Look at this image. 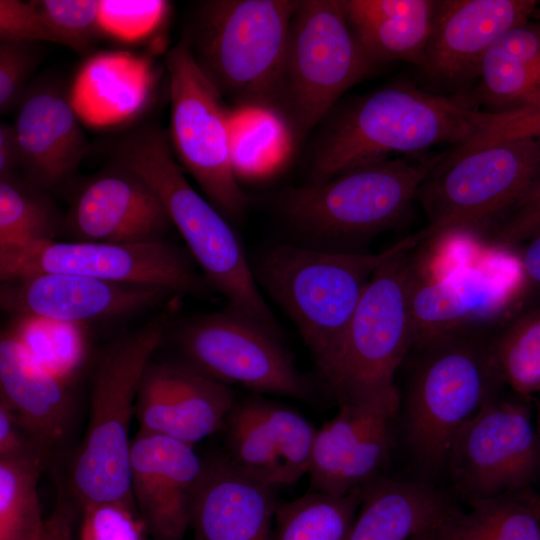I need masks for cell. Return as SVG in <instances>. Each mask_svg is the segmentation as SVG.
I'll use <instances>...</instances> for the list:
<instances>
[{"mask_svg": "<svg viewBox=\"0 0 540 540\" xmlns=\"http://www.w3.org/2000/svg\"><path fill=\"white\" fill-rule=\"evenodd\" d=\"M79 121L60 88L40 84L26 91L14 126L29 181L46 190L71 176L87 150Z\"/></svg>", "mask_w": 540, "mask_h": 540, "instance_id": "603a6c76", "label": "cell"}, {"mask_svg": "<svg viewBox=\"0 0 540 540\" xmlns=\"http://www.w3.org/2000/svg\"><path fill=\"white\" fill-rule=\"evenodd\" d=\"M497 325L444 332L414 343L408 354L399 412L407 449L427 482L444 472L460 428L505 388L490 347Z\"/></svg>", "mask_w": 540, "mask_h": 540, "instance_id": "6da1fadb", "label": "cell"}, {"mask_svg": "<svg viewBox=\"0 0 540 540\" xmlns=\"http://www.w3.org/2000/svg\"><path fill=\"white\" fill-rule=\"evenodd\" d=\"M375 66L357 41L341 0L299 1L290 28L283 104L296 135L310 131Z\"/></svg>", "mask_w": 540, "mask_h": 540, "instance_id": "30bf717a", "label": "cell"}, {"mask_svg": "<svg viewBox=\"0 0 540 540\" xmlns=\"http://www.w3.org/2000/svg\"><path fill=\"white\" fill-rule=\"evenodd\" d=\"M431 532L432 531L422 533L420 535H417V536L413 537L410 540H431Z\"/></svg>", "mask_w": 540, "mask_h": 540, "instance_id": "c3c4849f", "label": "cell"}, {"mask_svg": "<svg viewBox=\"0 0 540 540\" xmlns=\"http://www.w3.org/2000/svg\"><path fill=\"white\" fill-rule=\"evenodd\" d=\"M540 177V138L457 148L420 184L416 200L427 225L424 240L454 234L486 237L521 202Z\"/></svg>", "mask_w": 540, "mask_h": 540, "instance_id": "8992f818", "label": "cell"}, {"mask_svg": "<svg viewBox=\"0 0 540 540\" xmlns=\"http://www.w3.org/2000/svg\"><path fill=\"white\" fill-rule=\"evenodd\" d=\"M168 140L159 128L137 129L116 146V161L158 196L205 281L225 297L228 307L277 331L239 238L227 219L189 184Z\"/></svg>", "mask_w": 540, "mask_h": 540, "instance_id": "7a4b0ae2", "label": "cell"}, {"mask_svg": "<svg viewBox=\"0 0 540 540\" xmlns=\"http://www.w3.org/2000/svg\"><path fill=\"white\" fill-rule=\"evenodd\" d=\"M276 507L273 488L223 455L205 461L190 527L195 540H273Z\"/></svg>", "mask_w": 540, "mask_h": 540, "instance_id": "cb8c5ba5", "label": "cell"}, {"mask_svg": "<svg viewBox=\"0 0 540 540\" xmlns=\"http://www.w3.org/2000/svg\"><path fill=\"white\" fill-rule=\"evenodd\" d=\"M399 411L396 385L368 400L339 405L337 414L316 431L310 490L345 495L381 476Z\"/></svg>", "mask_w": 540, "mask_h": 540, "instance_id": "9a60e30c", "label": "cell"}, {"mask_svg": "<svg viewBox=\"0 0 540 540\" xmlns=\"http://www.w3.org/2000/svg\"><path fill=\"white\" fill-rule=\"evenodd\" d=\"M154 320L113 343L101 356L92 379L89 420L70 469L69 488L82 507L134 500L129 437L142 376L164 337Z\"/></svg>", "mask_w": 540, "mask_h": 540, "instance_id": "ba28073f", "label": "cell"}, {"mask_svg": "<svg viewBox=\"0 0 540 540\" xmlns=\"http://www.w3.org/2000/svg\"><path fill=\"white\" fill-rule=\"evenodd\" d=\"M231 160L238 177L268 174L289 153L292 133L279 111L264 106L229 110Z\"/></svg>", "mask_w": 540, "mask_h": 540, "instance_id": "4dcf8cb0", "label": "cell"}, {"mask_svg": "<svg viewBox=\"0 0 540 540\" xmlns=\"http://www.w3.org/2000/svg\"><path fill=\"white\" fill-rule=\"evenodd\" d=\"M400 243L380 253L279 244L262 254L257 278L293 320L319 370L338 348L371 275Z\"/></svg>", "mask_w": 540, "mask_h": 540, "instance_id": "9c48e42d", "label": "cell"}, {"mask_svg": "<svg viewBox=\"0 0 540 540\" xmlns=\"http://www.w3.org/2000/svg\"><path fill=\"white\" fill-rule=\"evenodd\" d=\"M478 80L473 89L452 100L466 109L489 114L539 104L540 21H526L497 38L482 60Z\"/></svg>", "mask_w": 540, "mask_h": 540, "instance_id": "484cf974", "label": "cell"}, {"mask_svg": "<svg viewBox=\"0 0 540 540\" xmlns=\"http://www.w3.org/2000/svg\"><path fill=\"white\" fill-rule=\"evenodd\" d=\"M525 303L523 278L510 281L461 267L426 279L417 265L410 291L414 343L466 326L499 324Z\"/></svg>", "mask_w": 540, "mask_h": 540, "instance_id": "7402d4cb", "label": "cell"}, {"mask_svg": "<svg viewBox=\"0 0 540 540\" xmlns=\"http://www.w3.org/2000/svg\"><path fill=\"white\" fill-rule=\"evenodd\" d=\"M471 119L476 127L467 147H476L508 139L540 138V103L526 109L489 114L472 111Z\"/></svg>", "mask_w": 540, "mask_h": 540, "instance_id": "60d3db41", "label": "cell"}, {"mask_svg": "<svg viewBox=\"0 0 540 540\" xmlns=\"http://www.w3.org/2000/svg\"><path fill=\"white\" fill-rule=\"evenodd\" d=\"M22 166V153L14 124L0 125V175Z\"/></svg>", "mask_w": 540, "mask_h": 540, "instance_id": "7dc6e473", "label": "cell"}, {"mask_svg": "<svg viewBox=\"0 0 540 540\" xmlns=\"http://www.w3.org/2000/svg\"><path fill=\"white\" fill-rule=\"evenodd\" d=\"M378 159L318 184L286 191L279 210L286 225L315 247L350 252L398 225L422 181L441 160Z\"/></svg>", "mask_w": 540, "mask_h": 540, "instance_id": "5b68a950", "label": "cell"}, {"mask_svg": "<svg viewBox=\"0 0 540 540\" xmlns=\"http://www.w3.org/2000/svg\"><path fill=\"white\" fill-rule=\"evenodd\" d=\"M45 452L16 413L0 401V458H41Z\"/></svg>", "mask_w": 540, "mask_h": 540, "instance_id": "ee69618b", "label": "cell"}, {"mask_svg": "<svg viewBox=\"0 0 540 540\" xmlns=\"http://www.w3.org/2000/svg\"><path fill=\"white\" fill-rule=\"evenodd\" d=\"M474 132L469 109L454 100L408 81L392 83L359 97L337 116L313 154L310 184L391 153L411 154L443 143L458 146Z\"/></svg>", "mask_w": 540, "mask_h": 540, "instance_id": "277c9868", "label": "cell"}, {"mask_svg": "<svg viewBox=\"0 0 540 540\" xmlns=\"http://www.w3.org/2000/svg\"><path fill=\"white\" fill-rule=\"evenodd\" d=\"M418 233L371 275L334 354L320 369L339 405L368 400L395 385L413 344L410 291L418 260Z\"/></svg>", "mask_w": 540, "mask_h": 540, "instance_id": "52a82bcc", "label": "cell"}, {"mask_svg": "<svg viewBox=\"0 0 540 540\" xmlns=\"http://www.w3.org/2000/svg\"><path fill=\"white\" fill-rule=\"evenodd\" d=\"M181 347L188 365L224 384L295 399L311 393L277 331L230 307L189 323Z\"/></svg>", "mask_w": 540, "mask_h": 540, "instance_id": "5bb4252c", "label": "cell"}, {"mask_svg": "<svg viewBox=\"0 0 540 540\" xmlns=\"http://www.w3.org/2000/svg\"><path fill=\"white\" fill-rule=\"evenodd\" d=\"M43 459L0 458V540H41L46 520L38 497Z\"/></svg>", "mask_w": 540, "mask_h": 540, "instance_id": "e575fe53", "label": "cell"}, {"mask_svg": "<svg viewBox=\"0 0 540 540\" xmlns=\"http://www.w3.org/2000/svg\"><path fill=\"white\" fill-rule=\"evenodd\" d=\"M154 71L150 60L127 51H105L87 59L68 93L79 120L103 128L136 116L147 104Z\"/></svg>", "mask_w": 540, "mask_h": 540, "instance_id": "4316f807", "label": "cell"}, {"mask_svg": "<svg viewBox=\"0 0 540 540\" xmlns=\"http://www.w3.org/2000/svg\"><path fill=\"white\" fill-rule=\"evenodd\" d=\"M444 472L468 505L531 488L540 474V442L528 400L487 401L457 432Z\"/></svg>", "mask_w": 540, "mask_h": 540, "instance_id": "7c38bea8", "label": "cell"}, {"mask_svg": "<svg viewBox=\"0 0 540 540\" xmlns=\"http://www.w3.org/2000/svg\"><path fill=\"white\" fill-rule=\"evenodd\" d=\"M490 347L505 387L525 400L540 393V301L498 324Z\"/></svg>", "mask_w": 540, "mask_h": 540, "instance_id": "1f68e13d", "label": "cell"}, {"mask_svg": "<svg viewBox=\"0 0 540 540\" xmlns=\"http://www.w3.org/2000/svg\"><path fill=\"white\" fill-rule=\"evenodd\" d=\"M62 224L44 189L15 172L0 175V250L54 240Z\"/></svg>", "mask_w": 540, "mask_h": 540, "instance_id": "836d02e7", "label": "cell"}, {"mask_svg": "<svg viewBox=\"0 0 540 540\" xmlns=\"http://www.w3.org/2000/svg\"><path fill=\"white\" fill-rule=\"evenodd\" d=\"M455 506L431 482L379 476L362 486L346 540H410L432 531Z\"/></svg>", "mask_w": 540, "mask_h": 540, "instance_id": "83f0119b", "label": "cell"}, {"mask_svg": "<svg viewBox=\"0 0 540 540\" xmlns=\"http://www.w3.org/2000/svg\"><path fill=\"white\" fill-rule=\"evenodd\" d=\"M298 3L209 0L198 5L183 39L223 98L282 114L290 28Z\"/></svg>", "mask_w": 540, "mask_h": 540, "instance_id": "3957f363", "label": "cell"}, {"mask_svg": "<svg viewBox=\"0 0 540 540\" xmlns=\"http://www.w3.org/2000/svg\"><path fill=\"white\" fill-rule=\"evenodd\" d=\"M222 430L226 458L259 483L275 489L308 474L317 430L296 410L251 397L234 404Z\"/></svg>", "mask_w": 540, "mask_h": 540, "instance_id": "2e32d148", "label": "cell"}, {"mask_svg": "<svg viewBox=\"0 0 540 540\" xmlns=\"http://www.w3.org/2000/svg\"><path fill=\"white\" fill-rule=\"evenodd\" d=\"M431 540H540V494L532 487L455 506Z\"/></svg>", "mask_w": 540, "mask_h": 540, "instance_id": "f546056e", "label": "cell"}, {"mask_svg": "<svg viewBox=\"0 0 540 540\" xmlns=\"http://www.w3.org/2000/svg\"><path fill=\"white\" fill-rule=\"evenodd\" d=\"M533 0H436L422 71L438 87L464 89L479 78L490 46L535 14Z\"/></svg>", "mask_w": 540, "mask_h": 540, "instance_id": "e0dca14e", "label": "cell"}, {"mask_svg": "<svg viewBox=\"0 0 540 540\" xmlns=\"http://www.w3.org/2000/svg\"><path fill=\"white\" fill-rule=\"evenodd\" d=\"M518 262L526 291V303L540 301V232L523 243Z\"/></svg>", "mask_w": 540, "mask_h": 540, "instance_id": "f6af8a7d", "label": "cell"}, {"mask_svg": "<svg viewBox=\"0 0 540 540\" xmlns=\"http://www.w3.org/2000/svg\"><path fill=\"white\" fill-rule=\"evenodd\" d=\"M362 487L345 495L309 491L277 504L273 540H346L355 520Z\"/></svg>", "mask_w": 540, "mask_h": 540, "instance_id": "d6a6232c", "label": "cell"}, {"mask_svg": "<svg viewBox=\"0 0 540 540\" xmlns=\"http://www.w3.org/2000/svg\"><path fill=\"white\" fill-rule=\"evenodd\" d=\"M62 227L74 241H163L173 224L158 196L132 170L115 162L75 194Z\"/></svg>", "mask_w": 540, "mask_h": 540, "instance_id": "ac0fdd59", "label": "cell"}, {"mask_svg": "<svg viewBox=\"0 0 540 540\" xmlns=\"http://www.w3.org/2000/svg\"><path fill=\"white\" fill-rule=\"evenodd\" d=\"M536 422H537L536 425H537V431H538L539 442H540V403H539V406H538L537 421Z\"/></svg>", "mask_w": 540, "mask_h": 540, "instance_id": "681fc988", "label": "cell"}, {"mask_svg": "<svg viewBox=\"0 0 540 540\" xmlns=\"http://www.w3.org/2000/svg\"><path fill=\"white\" fill-rule=\"evenodd\" d=\"M1 41H49L53 37L32 1L0 0Z\"/></svg>", "mask_w": 540, "mask_h": 540, "instance_id": "7bdbcfd3", "label": "cell"}, {"mask_svg": "<svg viewBox=\"0 0 540 540\" xmlns=\"http://www.w3.org/2000/svg\"><path fill=\"white\" fill-rule=\"evenodd\" d=\"M42 273L154 286L172 294L203 289L189 256L163 240L143 243L42 241L0 250L2 282Z\"/></svg>", "mask_w": 540, "mask_h": 540, "instance_id": "4fadbf2b", "label": "cell"}, {"mask_svg": "<svg viewBox=\"0 0 540 540\" xmlns=\"http://www.w3.org/2000/svg\"><path fill=\"white\" fill-rule=\"evenodd\" d=\"M54 43L86 50L101 31L98 0H34Z\"/></svg>", "mask_w": 540, "mask_h": 540, "instance_id": "8d00e7d4", "label": "cell"}, {"mask_svg": "<svg viewBox=\"0 0 540 540\" xmlns=\"http://www.w3.org/2000/svg\"><path fill=\"white\" fill-rule=\"evenodd\" d=\"M70 385L42 367L13 332L0 340V401L8 405L41 449L66 435L72 419Z\"/></svg>", "mask_w": 540, "mask_h": 540, "instance_id": "d4e9b609", "label": "cell"}, {"mask_svg": "<svg viewBox=\"0 0 540 540\" xmlns=\"http://www.w3.org/2000/svg\"><path fill=\"white\" fill-rule=\"evenodd\" d=\"M22 317L11 332L36 362L70 385L86 358V342L78 324Z\"/></svg>", "mask_w": 540, "mask_h": 540, "instance_id": "d590c367", "label": "cell"}, {"mask_svg": "<svg viewBox=\"0 0 540 540\" xmlns=\"http://www.w3.org/2000/svg\"><path fill=\"white\" fill-rule=\"evenodd\" d=\"M205 461L192 445L139 431L131 442V492L153 540H183Z\"/></svg>", "mask_w": 540, "mask_h": 540, "instance_id": "d6986e66", "label": "cell"}, {"mask_svg": "<svg viewBox=\"0 0 540 540\" xmlns=\"http://www.w3.org/2000/svg\"><path fill=\"white\" fill-rule=\"evenodd\" d=\"M170 144L177 161L227 219H239L247 200L234 172L229 109L182 38L166 55Z\"/></svg>", "mask_w": 540, "mask_h": 540, "instance_id": "8fae6325", "label": "cell"}, {"mask_svg": "<svg viewBox=\"0 0 540 540\" xmlns=\"http://www.w3.org/2000/svg\"><path fill=\"white\" fill-rule=\"evenodd\" d=\"M81 510L79 540H148L150 536L134 500L91 503Z\"/></svg>", "mask_w": 540, "mask_h": 540, "instance_id": "74e56055", "label": "cell"}, {"mask_svg": "<svg viewBox=\"0 0 540 540\" xmlns=\"http://www.w3.org/2000/svg\"><path fill=\"white\" fill-rule=\"evenodd\" d=\"M76 512L73 503L65 495L63 489H59L55 508L46 519L45 531L41 540H76L73 528Z\"/></svg>", "mask_w": 540, "mask_h": 540, "instance_id": "bcb514c9", "label": "cell"}, {"mask_svg": "<svg viewBox=\"0 0 540 540\" xmlns=\"http://www.w3.org/2000/svg\"><path fill=\"white\" fill-rule=\"evenodd\" d=\"M227 384L185 364H150L139 384L135 417L139 431L194 446L222 430L234 404Z\"/></svg>", "mask_w": 540, "mask_h": 540, "instance_id": "ffe728a7", "label": "cell"}, {"mask_svg": "<svg viewBox=\"0 0 540 540\" xmlns=\"http://www.w3.org/2000/svg\"><path fill=\"white\" fill-rule=\"evenodd\" d=\"M31 42L0 43V112L5 114L19 106L26 84L36 69L38 51Z\"/></svg>", "mask_w": 540, "mask_h": 540, "instance_id": "ab89813d", "label": "cell"}, {"mask_svg": "<svg viewBox=\"0 0 540 540\" xmlns=\"http://www.w3.org/2000/svg\"><path fill=\"white\" fill-rule=\"evenodd\" d=\"M540 232V177L513 211L486 237L494 246L511 249Z\"/></svg>", "mask_w": 540, "mask_h": 540, "instance_id": "b9f144b4", "label": "cell"}, {"mask_svg": "<svg viewBox=\"0 0 540 540\" xmlns=\"http://www.w3.org/2000/svg\"><path fill=\"white\" fill-rule=\"evenodd\" d=\"M167 9L162 0H100V28L119 40L137 41L160 25Z\"/></svg>", "mask_w": 540, "mask_h": 540, "instance_id": "f35d334b", "label": "cell"}, {"mask_svg": "<svg viewBox=\"0 0 540 540\" xmlns=\"http://www.w3.org/2000/svg\"><path fill=\"white\" fill-rule=\"evenodd\" d=\"M360 46L375 64L405 61L422 67L435 0H341Z\"/></svg>", "mask_w": 540, "mask_h": 540, "instance_id": "f1b7e54d", "label": "cell"}, {"mask_svg": "<svg viewBox=\"0 0 540 540\" xmlns=\"http://www.w3.org/2000/svg\"><path fill=\"white\" fill-rule=\"evenodd\" d=\"M171 294L154 286L42 273L2 282L0 301L3 309L21 316L79 324L132 314Z\"/></svg>", "mask_w": 540, "mask_h": 540, "instance_id": "44dd1931", "label": "cell"}]
</instances>
